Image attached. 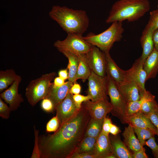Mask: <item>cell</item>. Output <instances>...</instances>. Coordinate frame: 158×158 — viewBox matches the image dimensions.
<instances>
[{
  "mask_svg": "<svg viewBox=\"0 0 158 158\" xmlns=\"http://www.w3.org/2000/svg\"><path fill=\"white\" fill-rule=\"evenodd\" d=\"M91 118L82 105L76 114L52 134L39 135L41 158H70L84 138Z\"/></svg>",
  "mask_w": 158,
  "mask_h": 158,
  "instance_id": "obj_1",
  "label": "cell"
},
{
  "mask_svg": "<svg viewBox=\"0 0 158 158\" xmlns=\"http://www.w3.org/2000/svg\"><path fill=\"white\" fill-rule=\"evenodd\" d=\"M49 16L67 34L82 35L89 26V18L84 10L54 6L49 13Z\"/></svg>",
  "mask_w": 158,
  "mask_h": 158,
  "instance_id": "obj_2",
  "label": "cell"
},
{
  "mask_svg": "<svg viewBox=\"0 0 158 158\" xmlns=\"http://www.w3.org/2000/svg\"><path fill=\"white\" fill-rule=\"evenodd\" d=\"M150 9L148 0H119L112 6L105 22L110 23L126 20L133 22L144 16Z\"/></svg>",
  "mask_w": 158,
  "mask_h": 158,
  "instance_id": "obj_3",
  "label": "cell"
},
{
  "mask_svg": "<svg viewBox=\"0 0 158 158\" xmlns=\"http://www.w3.org/2000/svg\"><path fill=\"white\" fill-rule=\"evenodd\" d=\"M124 29L121 22L116 21L102 32L96 34L92 32L83 37L92 46L98 48L102 52L109 51L114 43L120 41L123 37Z\"/></svg>",
  "mask_w": 158,
  "mask_h": 158,
  "instance_id": "obj_4",
  "label": "cell"
},
{
  "mask_svg": "<svg viewBox=\"0 0 158 158\" xmlns=\"http://www.w3.org/2000/svg\"><path fill=\"white\" fill-rule=\"evenodd\" d=\"M56 75L55 72L43 74L40 77L31 81L27 86L25 95L27 100L32 106L46 98Z\"/></svg>",
  "mask_w": 158,
  "mask_h": 158,
  "instance_id": "obj_5",
  "label": "cell"
},
{
  "mask_svg": "<svg viewBox=\"0 0 158 158\" xmlns=\"http://www.w3.org/2000/svg\"><path fill=\"white\" fill-rule=\"evenodd\" d=\"M54 46L61 52L68 51L78 55L87 54L92 45L84 39L82 35L69 33L64 40H58L55 41Z\"/></svg>",
  "mask_w": 158,
  "mask_h": 158,
  "instance_id": "obj_6",
  "label": "cell"
},
{
  "mask_svg": "<svg viewBox=\"0 0 158 158\" xmlns=\"http://www.w3.org/2000/svg\"><path fill=\"white\" fill-rule=\"evenodd\" d=\"M107 77L108 95L110 98V103L113 108L111 113L121 120L126 116V102L121 93L117 83L112 78Z\"/></svg>",
  "mask_w": 158,
  "mask_h": 158,
  "instance_id": "obj_7",
  "label": "cell"
},
{
  "mask_svg": "<svg viewBox=\"0 0 158 158\" xmlns=\"http://www.w3.org/2000/svg\"><path fill=\"white\" fill-rule=\"evenodd\" d=\"M87 95L92 102L107 99L108 77L99 76L92 71L88 78Z\"/></svg>",
  "mask_w": 158,
  "mask_h": 158,
  "instance_id": "obj_8",
  "label": "cell"
},
{
  "mask_svg": "<svg viewBox=\"0 0 158 158\" xmlns=\"http://www.w3.org/2000/svg\"><path fill=\"white\" fill-rule=\"evenodd\" d=\"M144 63L139 57L136 60L130 69L125 71L126 80H132L137 83L140 97L146 91L145 85L147 81V74L144 68Z\"/></svg>",
  "mask_w": 158,
  "mask_h": 158,
  "instance_id": "obj_9",
  "label": "cell"
},
{
  "mask_svg": "<svg viewBox=\"0 0 158 158\" xmlns=\"http://www.w3.org/2000/svg\"><path fill=\"white\" fill-rule=\"evenodd\" d=\"M86 55L91 71L99 76H106V62L104 52L96 46H92Z\"/></svg>",
  "mask_w": 158,
  "mask_h": 158,
  "instance_id": "obj_10",
  "label": "cell"
},
{
  "mask_svg": "<svg viewBox=\"0 0 158 158\" xmlns=\"http://www.w3.org/2000/svg\"><path fill=\"white\" fill-rule=\"evenodd\" d=\"M73 95L69 92L63 100L55 109L60 126L73 117L79 110L75 104Z\"/></svg>",
  "mask_w": 158,
  "mask_h": 158,
  "instance_id": "obj_11",
  "label": "cell"
},
{
  "mask_svg": "<svg viewBox=\"0 0 158 158\" xmlns=\"http://www.w3.org/2000/svg\"><path fill=\"white\" fill-rule=\"evenodd\" d=\"M82 105L88 111L91 118L96 119L104 118L113 109L107 99H101L94 102L90 100L83 102Z\"/></svg>",
  "mask_w": 158,
  "mask_h": 158,
  "instance_id": "obj_12",
  "label": "cell"
},
{
  "mask_svg": "<svg viewBox=\"0 0 158 158\" xmlns=\"http://www.w3.org/2000/svg\"><path fill=\"white\" fill-rule=\"evenodd\" d=\"M22 80L19 75L16 80L8 88L0 94V97L9 105L11 111H15L20 106L24 99L18 92L19 85Z\"/></svg>",
  "mask_w": 158,
  "mask_h": 158,
  "instance_id": "obj_13",
  "label": "cell"
},
{
  "mask_svg": "<svg viewBox=\"0 0 158 158\" xmlns=\"http://www.w3.org/2000/svg\"><path fill=\"white\" fill-rule=\"evenodd\" d=\"M120 120L122 123L128 124L133 128H150L158 136L156 127L147 116L140 111L131 115L126 116Z\"/></svg>",
  "mask_w": 158,
  "mask_h": 158,
  "instance_id": "obj_14",
  "label": "cell"
},
{
  "mask_svg": "<svg viewBox=\"0 0 158 158\" xmlns=\"http://www.w3.org/2000/svg\"><path fill=\"white\" fill-rule=\"evenodd\" d=\"M94 154L97 158H116L112 153L109 135L102 131L96 140Z\"/></svg>",
  "mask_w": 158,
  "mask_h": 158,
  "instance_id": "obj_15",
  "label": "cell"
},
{
  "mask_svg": "<svg viewBox=\"0 0 158 158\" xmlns=\"http://www.w3.org/2000/svg\"><path fill=\"white\" fill-rule=\"evenodd\" d=\"M104 52L106 62L107 75L119 85L126 80L125 71L120 68L111 58L109 51Z\"/></svg>",
  "mask_w": 158,
  "mask_h": 158,
  "instance_id": "obj_16",
  "label": "cell"
},
{
  "mask_svg": "<svg viewBox=\"0 0 158 158\" xmlns=\"http://www.w3.org/2000/svg\"><path fill=\"white\" fill-rule=\"evenodd\" d=\"M73 83L68 81L61 86L57 87L52 83L47 97L50 99L55 107L65 99L70 92Z\"/></svg>",
  "mask_w": 158,
  "mask_h": 158,
  "instance_id": "obj_17",
  "label": "cell"
},
{
  "mask_svg": "<svg viewBox=\"0 0 158 158\" xmlns=\"http://www.w3.org/2000/svg\"><path fill=\"white\" fill-rule=\"evenodd\" d=\"M118 85L126 103L140 99L139 88L135 82L132 80H126Z\"/></svg>",
  "mask_w": 158,
  "mask_h": 158,
  "instance_id": "obj_18",
  "label": "cell"
},
{
  "mask_svg": "<svg viewBox=\"0 0 158 158\" xmlns=\"http://www.w3.org/2000/svg\"><path fill=\"white\" fill-rule=\"evenodd\" d=\"M154 31L147 24L142 31L140 38V42L142 49L141 59L145 60L154 49L153 39Z\"/></svg>",
  "mask_w": 158,
  "mask_h": 158,
  "instance_id": "obj_19",
  "label": "cell"
},
{
  "mask_svg": "<svg viewBox=\"0 0 158 158\" xmlns=\"http://www.w3.org/2000/svg\"><path fill=\"white\" fill-rule=\"evenodd\" d=\"M112 153L116 158H132V154L120 138L116 135L109 136Z\"/></svg>",
  "mask_w": 158,
  "mask_h": 158,
  "instance_id": "obj_20",
  "label": "cell"
},
{
  "mask_svg": "<svg viewBox=\"0 0 158 158\" xmlns=\"http://www.w3.org/2000/svg\"><path fill=\"white\" fill-rule=\"evenodd\" d=\"M144 68L147 74V81L155 78L158 73V51L155 49L145 60Z\"/></svg>",
  "mask_w": 158,
  "mask_h": 158,
  "instance_id": "obj_21",
  "label": "cell"
},
{
  "mask_svg": "<svg viewBox=\"0 0 158 158\" xmlns=\"http://www.w3.org/2000/svg\"><path fill=\"white\" fill-rule=\"evenodd\" d=\"M135 133L133 128L128 125L127 127H125L122 134L124 142L128 149L133 152L144 148L136 138Z\"/></svg>",
  "mask_w": 158,
  "mask_h": 158,
  "instance_id": "obj_22",
  "label": "cell"
},
{
  "mask_svg": "<svg viewBox=\"0 0 158 158\" xmlns=\"http://www.w3.org/2000/svg\"><path fill=\"white\" fill-rule=\"evenodd\" d=\"M68 59V63L67 66L68 70V81L73 83H76L77 80L76 75L79 64L78 56L73 53L68 52H61Z\"/></svg>",
  "mask_w": 158,
  "mask_h": 158,
  "instance_id": "obj_23",
  "label": "cell"
},
{
  "mask_svg": "<svg viewBox=\"0 0 158 158\" xmlns=\"http://www.w3.org/2000/svg\"><path fill=\"white\" fill-rule=\"evenodd\" d=\"M79 59V64L77 72V80L81 79L83 82L87 79L90 75L91 71L87 62L86 54L77 55Z\"/></svg>",
  "mask_w": 158,
  "mask_h": 158,
  "instance_id": "obj_24",
  "label": "cell"
},
{
  "mask_svg": "<svg viewBox=\"0 0 158 158\" xmlns=\"http://www.w3.org/2000/svg\"><path fill=\"white\" fill-rule=\"evenodd\" d=\"M19 75L13 69H7L0 71V92L7 89L16 80Z\"/></svg>",
  "mask_w": 158,
  "mask_h": 158,
  "instance_id": "obj_25",
  "label": "cell"
},
{
  "mask_svg": "<svg viewBox=\"0 0 158 158\" xmlns=\"http://www.w3.org/2000/svg\"><path fill=\"white\" fill-rule=\"evenodd\" d=\"M104 119H96L91 117L87 125L85 136L97 138L102 131Z\"/></svg>",
  "mask_w": 158,
  "mask_h": 158,
  "instance_id": "obj_26",
  "label": "cell"
},
{
  "mask_svg": "<svg viewBox=\"0 0 158 158\" xmlns=\"http://www.w3.org/2000/svg\"><path fill=\"white\" fill-rule=\"evenodd\" d=\"M97 138L92 137L85 136L75 152L95 154Z\"/></svg>",
  "mask_w": 158,
  "mask_h": 158,
  "instance_id": "obj_27",
  "label": "cell"
},
{
  "mask_svg": "<svg viewBox=\"0 0 158 158\" xmlns=\"http://www.w3.org/2000/svg\"><path fill=\"white\" fill-rule=\"evenodd\" d=\"M150 93V92L146 91L139 100L127 103L126 108V116L131 115L140 112L143 102Z\"/></svg>",
  "mask_w": 158,
  "mask_h": 158,
  "instance_id": "obj_28",
  "label": "cell"
},
{
  "mask_svg": "<svg viewBox=\"0 0 158 158\" xmlns=\"http://www.w3.org/2000/svg\"><path fill=\"white\" fill-rule=\"evenodd\" d=\"M158 107V104L155 100V97L151 93L143 102L140 111L147 115Z\"/></svg>",
  "mask_w": 158,
  "mask_h": 158,
  "instance_id": "obj_29",
  "label": "cell"
},
{
  "mask_svg": "<svg viewBox=\"0 0 158 158\" xmlns=\"http://www.w3.org/2000/svg\"><path fill=\"white\" fill-rule=\"evenodd\" d=\"M135 133L136 134L138 139L142 147L145 145L146 140L150 138L154 137L157 135L153 130L148 128H140L134 127Z\"/></svg>",
  "mask_w": 158,
  "mask_h": 158,
  "instance_id": "obj_30",
  "label": "cell"
},
{
  "mask_svg": "<svg viewBox=\"0 0 158 158\" xmlns=\"http://www.w3.org/2000/svg\"><path fill=\"white\" fill-rule=\"evenodd\" d=\"M34 145L31 158H40V154L39 145V131L34 126Z\"/></svg>",
  "mask_w": 158,
  "mask_h": 158,
  "instance_id": "obj_31",
  "label": "cell"
},
{
  "mask_svg": "<svg viewBox=\"0 0 158 158\" xmlns=\"http://www.w3.org/2000/svg\"><path fill=\"white\" fill-rule=\"evenodd\" d=\"M150 15L147 25L154 31L158 29V8L151 12Z\"/></svg>",
  "mask_w": 158,
  "mask_h": 158,
  "instance_id": "obj_32",
  "label": "cell"
},
{
  "mask_svg": "<svg viewBox=\"0 0 158 158\" xmlns=\"http://www.w3.org/2000/svg\"><path fill=\"white\" fill-rule=\"evenodd\" d=\"M60 126L59 121L56 116L47 123L46 126V131L47 132H55L58 129Z\"/></svg>",
  "mask_w": 158,
  "mask_h": 158,
  "instance_id": "obj_33",
  "label": "cell"
},
{
  "mask_svg": "<svg viewBox=\"0 0 158 158\" xmlns=\"http://www.w3.org/2000/svg\"><path fill=\"white\" fill-rule=\"evenodd\" d=\"M11 110L0 97V116L3 119H8L10 116Z\"/></svg>",
  "mask_w": 158,
  "mask_h": 158,
  "instance_id": "obj_34",
  "label": "cell"
},
{
  "mask_svg": "<svg viewBox=\"0 0 158 158\" xmlns=\"http://www.w3.org/2000/svg\"><path fill=\"white\" fill-rule=\"evenodd\" d=\"M41 107L42 109L47 113H51L55 110V108L52 101L46 97L42 100Z\"/></svg>",
  "mask_w": 158,
  "mask_h": 158,
  "instance_id": "obj_35",
  "label": "cell"
},
{
  "mask_svg": "<svg viewBox=\"0 0 158 158\" xmlns=\"http://www.w3.org/2000/svg\"><path fill=\"white\" fill-rule=\"evenodd\" d=\"M73 98L75 104L78 110L81 108L83 103L90 100V97L89 95L84 96L79 94L73 95Z\"/></svg>",
  "mask_w": 158,
  "mask_h": 158,
  "instance_id": "obj_36",
  "label": "cell"
},
{
  "mask_svg": "<svg viewBox=\"0 0 158 158\" xmlns=\"http://www.w3.org/2000/svg\"><path fill=\"white\" fill-rule=\"evenodd\" d=\"M145 145L148 146L151 149L155 158H158V145L155 141L154 137H152L146 141Z\"/></svg>",
  "mask_w": 158,
  "mask_h": 158,
  "instance_id": "obj_37",
  "label": "cell"
},
{
  "mask_svg": "<svg viewBox=\"0 0 158 158\" xmlns=\"http://www.w3.org/2000/svg\"><path fill=\"white\" fill-rule=\"evenodd\" d=\"M146 116L156 127L158 133V107L150 114Z\"/></svg>",
  "mask_w": 158,
  "mask_h": 158,
  "instance_id": "obj_38",
  "label": "cell"
},
{
  "mask_svg": "<svg viewBox=\"0 0 158 158\" xmlns=\"http://www.w3.org/2000/svg\"><path fill=\"white\" fill-rule=\"evenodd\" d=\"M112 124L111 119L105 117L103 121L102 132L107 135H109V130Z\"/></svg>",
  "mask_w": 158,
  "mask_h": 158,
  "instance_id": "obj_39",
  "label": "cell"
},
{
  "mask_svg": "<svg viewBox=\"0 0 158 158\" xmlns=\"http://www.w3.org/2000/svg\"><path fill=\"white\" fill-rule=\"evenodd\" d=\"M70 158H97L95 154L75 152Z\"/></svg>",
  "mask_w": 158,
  "mask_h": 158,
  "instance_id": "obj_40",
  "label": "cell"
},
{
  "mask_svg": "<svg viewBox=\"0 0 158 158\" xmlns=\"http://www.w3.org/2000/svg\"><path fill=\"white\" fill-rule=\"evenodd\" d=\"M148 158V157L145 153V150L144 148L133 152L132 154V158Z\"/></svg>",
  "mask_w": 158,
  "mask_h": 158,
  "instance_id": "obj_41",
  "label": "cell"
},
{
  "mask_svg": "<svg viewBox=\"0 0 158 158\" xmlns=\"http://www.w3.org/2000/svg\"><path fill=\"white\" fill-rule=\"evenodd\" d=\"M81 89V87L80 84L75 83L71 87L70 92L73 95L79 94L80 93Z\"/></svg>",
  "mask_w": 158,
  "mask_h": 158,
  "instance_id": "obj_42",
  "label": "cell"
},
{
  "mask_svg": "<svg viewBox=\"0 0 158 158\" xmlns=\"http://www.w3.org/2000/svg\"><path fill=\"white\" fill-rule=\"evenodd\" d=\"M121 132V130L118 127L112 124L110 129L109 133L113 135H116Z\"/></svg>",
  "mask_w": 158,
  "mask_h": 158,
  "instance_id": "obj_43",
  "label": "cell"
},
{
  "mask_svg": "<svg viewBox=\"0 0 158 158\" xmlns=\"http://www.w3.org/2000/svg\"><path fill=\"white\" fill-rule=\"evenodd\" d=\"M65 80L59 76L56 77L54 78L53 84L56 86H61L65 84Z\"/></svg>",
  "mask_w": 158,
  "mask_h": 158,
  "instance_id": "obj_44",
  "label": "cell"
},
{
  "mask_svg": "<svg viewBox=\"0 0 158 158\" xmlns=\"http://www.w3.org/2000/svg\"><path fill=\"white\" fill-rule=\"evenodd\" d=\"M153 39L154 48L158 51V29L154 31L153 34Z\"/></svg>",
  "mask_w": 158,
  "mask_h": 158,
  "instance_id": "obj_45",
  "label": "cell"
},
{
  "mask_svg": "<svg viewBox=\"0 0 158 158\" xmlns=\"http://www.w3.org/2000/svg\"><path fill=\"white\" fill-rule=\"evenodd\" d=\"M59 76L66 80L68 79V69H61L59 70L58 72Z\"/></svg>",
  "mask_w": 158,
  "mask_h": 158,
  "instance_id": "obj_46",
  "label": "cell"
},
{
  "mask_svg": "<svg viewBox=\"0 0 158 158\" xmlns=\"http://www.w3.org/2000/svg\"><path fill=\"white\" fill-rule=\"evenodd\" d=\"M157 8H158V5L157 6Z\"/></svg>",
  "mask_w": 158,
  "mask_h": 158,
  "instance_id": "obj_47",
  "label": "cell"
}]
</instances>
